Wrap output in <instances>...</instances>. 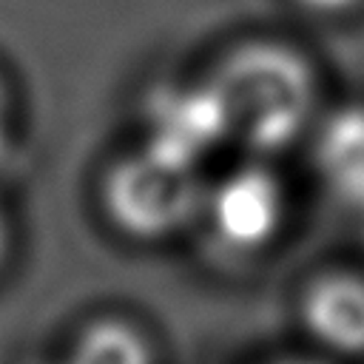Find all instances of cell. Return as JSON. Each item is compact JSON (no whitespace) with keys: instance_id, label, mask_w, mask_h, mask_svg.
<instances>
[{"instance_id":"obj_1","label":"cell","mask_w":364,"mask_h":364,"mask_svg":"<svg viewBox=\"0 0 364 364\" xmlns=\"http://www.w3.org/2000/svg\"><path fill=\"white\" fill-rule=\"evenodd\" d=\"M228 128L247 156H276L310 136L321 117V80L313 60L279 37H245L205 71Z\"/></svg>"},{"instance_id":"obj_2","label":"cell","mask_w":364,"mask_h":364,"mask_svg":"<svg viewBox=\"0 0 364 364\" xmlns=\"http://www.w3.org/2000/svg\"><path fill=\"white\" fill-rule=\"evenodd\" d=\"M205 188L199 165L139 142L105 168L100 205L117 233L131 242L156 245L199 225Z\"/></svg>"},{"instance_id":"obj_3","label":"cell","mask_w":364,"mask_h":364,"mask_svg":"<svg viewBox=\"0 0 364 364\" xmlns=\"http://www.w3.org/2000/svg\"><path fill=\"white\" fill-rule=\"evenodd\" d=\"M290 196L284 179L259 156H247L208 182L199 225L228 256L264 253L287 228Z\"/></svg>"},{"instance_id":"obj_4","label":"cell","mask_w":364,"mask_h":364,"mask_svg":"<svg viewBox=\"0 0 364 364\" xmlns=\"http://www.w3.org/2000/svg\"><path fill=\"white\" fill-rule=\"evenodd\" d=\"M139 119L142 145L199 168L222 145H230L219 100L205 74L165 80L148 88Z\"/></svg>"},{"instance_id":"obj_5","label":"cell","mask_w":364,"mask_h":364,"mask_svg":"<svg viewBox=\"0 0 364 364\" xmlns=\"http://www.w3.org/2000/svg\"><path fill=\"white\" fill-rule=\"evenodd\" d=\"M299 321L310 341L338 358L364 355V273L330 267L299 293Z\"/></svg>"},{"instance_id":"obj_6","label":"cell","mask_w":364,"mask_h":364,"mask_svg":"<svg viewBox=\"0 0 364 364\" xmlns=\"http://www.w3.org/2000/svg\"><path fill=\"white\" fill-rule=\"evenodd\" d=\"M307 139L327 193L350 210L364 208V102L321 111Z\"/></svg>"},{"instance_id":"obj_7","label":"cell","mask_w":364,"mask_h":364,"mask_svg":"<svg viewBox=\"0 0 364 364\" xmlns=\"http://www.w3.org/2000/svg\"><path fill=\"white\" fill-rule=\"evenodd\" d=\"M57 364H156V355L139 324L122 316H102L74 333Z\"/></svg>"},{"instance_id":"obj_8","label":"cell","mask_w":364,"mask_h":364,"mask_svg":"<svg viewBox=\"0 0 364 364\" xmlns=\"http://www.w3.org/2000/svg\"><path fill=\"white\" fill-rule=\"evenodd\" d=\"M11 148H14V97L6 77L0 74V165L9 159Z\"/></svg>"},{"instance_id":"obj_9","label":"cell","mask_w":364,"mask_h":364,"mask_svg":"<svg viewBox=\"0 0 364 364\" xmlns=\"http://www.w3.org/2000/svg\"><path fill=\"white\" fill-rule=\"evenodd\" d=\"M316 17H347L364 6V0H293Z\"/></svg>"},{"instance_id":"obj_10","label":"cell","mask_w":364,"mask_h":364,"mask_svg":"<svg viewBox=\"0 0 364 364\" xmlns=\"http://www.w3.org/2000/svg\"><path fill=\"white\" fill-rule=\"evenodd\" d=\"M9 253H11V222H9V213L0 202V267L6 264Z\"/></svg>"},{"instance_id":"obj_11","label":"cell","mask_w":364,"mask_h":364,"mask_svg":"<svg viewBox=\"0 0 364 364\" xmlns=\"http://www.w3.org/2000/svg\"><path fill=\"white\" fill-rule=\"evenodd\" d=\"M264 364H327L321 358H307V355H287V358H270Z\"/></svg>"},{"instance_id":"obj_12","label":"cell","mask_w":364,"mask_h":364,"mask_svg":"<svg viewBox=\"0 0 364 364\" xmlns=\"http://www.w3.org/2000/svg\"><path fill=\"white\" fill-rule=\"evenodd\" d=\"M355 216H358V225H361V236H364V208H358V210H355Z\"/></svg>"}]
</instances>
